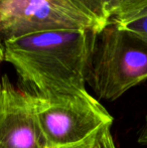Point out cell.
I'll use <instances>...</instances> for the list:
<instances>
[{
	"label": "cell",
	"mask_w": 147,
	"mask_h": 148,
	"mask_svg": "<svg viewBox=\"0 0 147 148\" xmlns=\"http://www.w3.org/2000/svg\"><path fill=\"white\" fill-rule=\"evenodd\" d=\"M97 31H45L5 39V62L27 91L45 98L82 95Z\"/></svg>",
	"instance_id": "6da1fadb"
},
{
	"label": "cell",
	"mask_w": 147,
	"mask_h": 148,
	"mask_svg": "<svg viewBox=\"0 0 147 148\" xmlns=\"http://www.w3.org/2000/svg\"><path fill=\"white\" fill-rule=\"evenodd\" d=\"M147 80V43L109 22L96 32L87 83L99 99L114 101Z\"/></svg>",
	"instance_id": "7a4b0ae2"
},
{
	"label": "cell",
	"mask_w": 147,
	"mask_h": 148,
	"mask_svg": "<svg viewBox=\"0 0 147 148\" xmlns=\"http://www.w3.org/2000/svg\"><path fill=\"white\" fill-rule=\"evenodd\" d=\"M34 101L46 146L81 142L114 120L89 92L55 98L34 95Z\"/></svg>",
	"instance_id": "3957f363"
},
{
	"label": "cell",
	"mask_w": 147,
	"mask_h": 148,
	"mask_svg": "<svg viewBox=\"0 0 147 148\" xmlns=\"http://www.w3.org/2000/svg\"><path fill=\"white\" fill-rule=\"evenodd\" d=\"M79 29L102 28L71 0H0V34L4 40L45 31Z\"/></svg>",
	"instance_id": "277c9868"
},
{
	"label": "cell",
	"mask_w": 147,
	"mask_h": 148,
	"mask_svg": "<svg viewBox=\"0 0 147 148\" xmlns=\"http://www.w3.org/2000/svg\"><path fill=\"white\" fill-rule=\"evenodd\" d=\"M34 94L15 86L7 75L0 83V148H45Z\"/></svg>",
	"instance_id": "5b68a950"
},
{
	"label": "cell",
	"mask_w": 147,
	"mask_h": 148,
	"mask_svg": "<svg viewBox=\"0 0 147 148\" xmlns=\"http://www.w3.org/2000/svg\"><path fill=\"white\" fill-rule=\"evenodd\" d=\"M147 7V0H108L110 22L127 19Z\"/></svg>",
	"instance_id": "8992f818"
},
{
	"label": "cell",
	"mask_w": 147,
	"mask_h": 148,
	"mask_svg": "<svg viewBox=\"0 0 147 148\" xmlns=\"http://www.w3.org/2000/svg\"><path fill=\"white\" fill-rule=\"evenodd\" d=\"M80 9L92 16L104 28L110 22L108 12V0H71Z\"/></svg>",
	"instance_id": "52a82bcc"
},
{
	"label": "cell",
	"mask_w": 147,
	"mask_h": 148,
	"mask_svg": "<svg viewBox=\"0 0 147 148\" xmlns=\"http://www.w3.org/2000/svg\"><path fill=\"white\" fill-rule=\"evenodd\" d=\"M147 43V7L127 19L112 21Z\"/></svg>",
	"instance_id": "ba28073f"
},
{
	"label": "cell",
	"mask_w": 147,
	"mask_h": 148,
	"mask_svg": "<svg viewBox=\"0 0 147 148\" xmlns=\"http://www.w3.org/2000/svg\"><path fill=\"white\" fill-rule=\"evenodd\" d=\"M94 148H116L113 136L111 134V125H106L100 130Z\"/></svg>",
	"instance_id": "9c48e42d"
},
{
	"label": "cell",
	"mask_w": 147,
	"mask_h": 148,
	"mask_svg": "<svg viewBox=\"0 0 147 148\" xmlns=\"http://www.w3.org/2000/svg\"><path fill=\"white\" fill-rule=\"evenodd\" d=\"M100 130H99L98 132L95 133V134H93L92 136H90L89 138L85 139V140L81 141V142L75 143V144L63 145V146H46L45 148H94L95 145H96V142H97V139H98V135H99Z\"/></svg>",
	"instance_id": "30bf717a"
},
{
	"label": "cell",
	"mask_w": 147,
	"mask_h": 148,
	"mask_svg": "<svg viewBox=\"0 0 147 148\" xmlns=\"http://www.w3.org/2000/svg\"><path fill=\"white\" fill-rule=\"evenodd\" d=\"M138 143L142 145H147V115L145 116L144 124L140 129V133L138 135Z\"/></svg>",
	"instance_id": "8fae6325"
},
{
	"label": "cell",
	"mask_w": 147,
	"mask_h": 148,
	"mask_svg": "<svg viewBox=\"0 0 147 148\" xmlns=\"http://www.w3.org/2000/svg\"><path fill=\"white\" fill-rule=\"evenodd\" d=\"M5 62V45H4V38L0 34V68L1 64ZM1 74H0V83H1Z\"/></svg>",
	"instance_id": "7c38bea8"
}]
</instances>
